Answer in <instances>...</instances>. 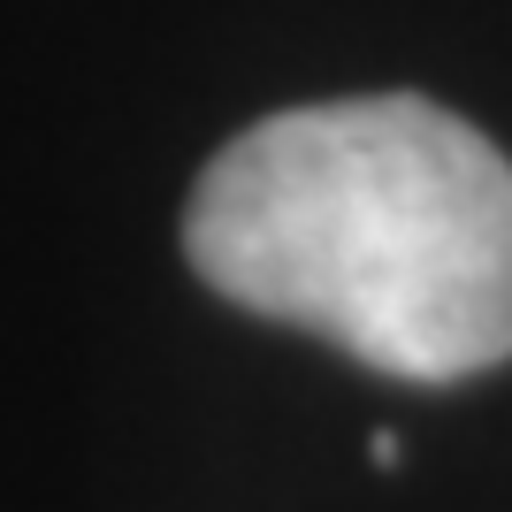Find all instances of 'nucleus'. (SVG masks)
I'll return each instance as SVG.
<instances>
[{
  "instance_id": "obj_1",
  "label": "nucleus",
  "mask_w": 512,
  "mask_h": 512,
  "mask_svg": "<svg viewBox=\"0 0 512 512\" xmlns=\"http://www.w3.org/2000/svg\"><path fill=\"white\" fill-rule=\"evenodd\" d=\"M184 260L360 367L467 383L512 360V161L413 92L283 107L207 161Z\"/></svg>"
},
{
  "instance_id": "obj_2",
  "label": "nucleus",
  "mask_w": 512,
  "mask_h": 512,
  "mask_svg": "<svg viewBox=\"0 0 512 512\" xmlns=\"http://www.w3.org/2000/svg\"><path fill=\"white\" fill-rule=\"evenodd\" d=\"M367 459H375V467H398V459H406V444H398V436H375V444H367Z\"/></svg>"
}]
</instances>
